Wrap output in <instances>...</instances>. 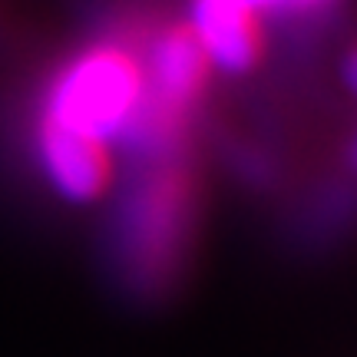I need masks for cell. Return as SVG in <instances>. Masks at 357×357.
<instances>
[{
  "label": "cell",
  "instance_id": "obj_4",
  "mask_svg": "<svg viewBox=\"0 0 357 357\" xmlns=\"http://www.w3.org/2000/svg\"><path fill=\"white\" fill-rule=\"evenodd\" d=\"M189 30L199 40L205 60L225 73L252 70L265 47L261 13L245 0H192Z\"/></svg>",
  "mask_w": 357,
  "mask_h": 357
},
{
  "label": "cell",
  "instance_id": "obj_8",
  "mask_svg": "<svg viewBox=\"0 0 357 357\" xmlns=\"http://www.w3.org/2000/svg\"><path fill=\"white\" fill-rule=\"evenodd\" d=\"M318 3H331V0H291V10H307V7H318Z\"/></svg>",
  "mask_w": 357,
  "mask_h": 357
},
{
  "label": "cell",
  "instance_id": "obj_7",
  "mask_svg": "<svg viewBox=\"0 0 357 357\" xmlns=\"http://www.w3.org/2000/svg\"><path fill=\"white\" fill-rule=\"evenodd\" d=\"M347 83L357 89V50L351 53V60H347Z\"/></svg>",
  "mask_w": 357,
  "mask_h": 357
},
{
  "label": "cell",
  "instance_id": "obj_3",
  "mask_svg": "<svg viewBox=\"0 0 357 357\" xmlns=\"http://www.w3.org/2000/svg\"><path fill=\"white\" fill-rule=\"evenodd\" d=\"M37 146L43 172L53 182V189L73 202L100 199L106 185L113 182L109 142L77 132L70 126H60L53 119H40Z\"/></svg>",
  "mask_w": 357,
  "mask_h": 357
},
{
  "label": "cell",
  "instance_id": "obj_2",
  "mask_svg": "<svg viewBox=\"0 0 357 357\" xmlns=\"http://www.w3.org/2000/svg\"><path fill=\"white\" fill-rule=\"evenodd\" d=\"M195 192L185 169L155 159L136 182L123 218V258L142 284L166 281L189 245Z\"/></svg>",
  "mask_w": 357,
  "mask_h": 357
},
{
  "label": "cell",
  "instance_id": "obj_9",
  "mask_svg": "<svg viewBox=\"0 0 357 357\" xmlns=\"http://www.w3.org/2000/svg\"><path fill=\"white\" fill-rule=\"evenodd\" d=\"M354 162H357V146H354Z\"/></svg>",
  "mask_w": 357,
  "mask_h": 357
},
{
  "label": "cell",
  "instance_id": "obj_5",
  "mask_svg": "<svg viewBox=\"0 0 357 357\" xmlns=\"http://www.w3.org/2000/svg\"><path fill=\"white\" fill-rule=\"evenodd\" d=\"M208 70H212V63L205 60L189 24L166 26L162 33H155V40L149 43V53L142 60L146 93L182 109V113H189L192 102L202 96Z\"/></svg>",
  "mask_w": 357,
  "mask_h": 357
},
{
  "label": "cell",
  "instance_id": "obj_1",
  "mask_svg": "<svg viewBox=\"0 0 357 357\" xmlns=\"http://www.w3.org/2000/svg\"><path fill=\"white\" fill-rule=\"evenodd\" d=\"M142 89V60L123 47L102 43L73 56L63 73L53 79L43 119L96 136L102 142L119 139L139 106Z\"/></svg>",
  "mask_w": 357,
  "mask_h": 357
},
{
  "label": "cell",
  "instance_id": "obj_6",
  "mask_svg": "<svg viewBox=\"0 0 357 357\" xmlns=\"http://www.w3.org/2000/svg\"><path fill=\"white\" fill-rule=\"evenodd\" d=\"M248 7L255 13H265V10H291V0H245Z\"/></svg>",
  "mask_w": 357,
  "mask_h": 357
}]
</instances>
